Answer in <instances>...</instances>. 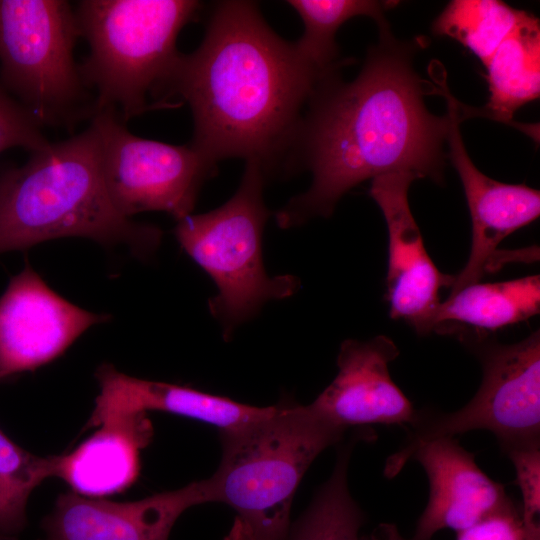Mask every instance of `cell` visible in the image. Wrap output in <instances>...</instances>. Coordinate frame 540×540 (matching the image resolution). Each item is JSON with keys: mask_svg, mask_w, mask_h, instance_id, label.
Segmentation results:
<instances>
[{"mask_svg": "<svg viewBox=\"0 0 540 540\" xmlns=\"http://www.w3.org/2000/svg\"><path fill=\"white\" fill-rule=\"evenodd\" d=\"M378 27L359 74L350 82L338 73L326 78L308 104L292 169L303 166L312 182L275 213L280 228L329 217L350 189L383 174L443 180L449 117L425 105L437 87L414 67L418 43L397 40L388 23Z\"/></svg>", "mask_w": 540, "mask_h": 540, "instance_id": "obj_1", "label": "cell"}, {"mask_svg": "<svg viewBox=\"0 0 540 540\" xmlns=\"http://www.w3.org/2000/svg\"><path fill=\"white\" fill-rule=\"evenodd\" d=\"M325 73L279 37L251 1L214 5L201 44L182 54L163 104L180 97L192 112L190 144L211 162L243 158L266 177L292 169L304 115Z\"/></svg>", "mask_w": 540, "mask_h": 540, "instance_id": "obj_2", "label": "cell"}, {"mask_svg": "<svg viewBox=\"0 0 540 540\" xmlns=\"http://www.w3.org/2000/svg\"><path fill=\"white\" fill-rule=\"evenodd\" d=\"M162 236L160 228L134 222L111 203L92 124L0 174V254L51 239L83 237L106 246L126 245L133 255L147 259Z\"/></svg>", "mask_w": 540, "mask_h": 540, "instance_id": "obj_3", "label": "cell"}, {"mask_svg": "<svg viewBox=\"0 0 540 540\" xmlns=\"http://www.w3.org/2000/svg\"><path fill=\"white\" fill-rule=\"evenodd\" d=\"M344 433L309 405L289 400L244 426L220 431L219 466L203 479L207 503L232 508V527L246 540H286L291 505L304 474Z\"/></svg>", "mask_w": 540, "mask_h": 540, "instance_id": "obj_4", "label": "cell"}, {"mask_svg": "<svg viewBox=\"0 0 540 540\" xmlns=\"http://www.w3.org/2000/svg\"><path fill=\"white\" fill-rule=\"evenodd\" d=\"M202 7L195 0H84L75 10L89 55L79 65L85 85L96 92L94 114L113 110L127 121L153 107L177 65L176 40Z\"/></svg>", "mask_w": 540, "mask_h": 540, "instance_id": "obj_5", "label": "cell"}, {"mask_svg": "<svg viewBox=\"0 0 540 540\" xmlns=\"http://www.w3.org/2000/svg\"><path fill=\"white\" fill-rule=\"evenodd\" d=\"M266 180L259 163L246 161L240 185L227 202L190 214L174 228L182 249L217 287L208 307L226 340L267 302L291 297L300 287L295 276L271 277L263 265L262 235L271 215L263 199Z\"/></svg>", "mask_w": 540, "mask_h": 540, "instance_id": "obj_6", "label": "cell"}, {"mask_svg": "<svg viewBox=\"0 0 540 540\" xmlns=\"http://www.w3.org/2000/svg\"><path fill=\"white\" fill-rule=\"evenodd\" d=\"M79 37L67 1L0 0V81L41 126L94 115L73 56Z\"/></svg>", "mask_w": 540, "mask_h": 540, "instance_id": "obj_7", "label": "cell"}, {"mask_svg": "<svg viewBox=\"0 0 540 540\" xmlns=\"http://www.w3.org/2000/svg\"><path fill=\"white\" fill-rule=\"evenodd\" d=\"M458 338L481 363L479 389L454 412L417 410L399 450L475 430L491 432L503 454L540 446L539 330L512 344L495 342L489 336L462 334Z\"/></svg>", "mask_w": 540, "mask_h": 540, "instance_id": "obj_8", "label": "cell"}, {"mask_svg": "<svg viewBox=\"0 0 540 540\" xmlns=\"http://www.w3.org/2000/svg\"><path fill=\"white\" fill-rule=\"evenodd\" d=\"M91 119L104 186L121 215L160 211L179 221L192 214L217 164L190 143L172 145L132 134L113 110L96 112Z\"/></svg>", "mask_w": 540, "mask_h": 540, "instance_id": "obj_9", "label": "cell"}, {"mask_svg": "<svg viewBox=\"0 0 540 540\" xmlns=\"http://www.w3.org/2000/svg\"><path fill=\"white\" fill-rule=\"evenodd\" d=\"M108 319L60 296L26 262L0 297V381L54 361Z\"/></svg>", "mask_w": 540, "mask_h": 540, "instance_id": "obj_10", "label": "cell"}, {"mask_svg": "<svg viewBox=\"0 0 540 540\" xmlns=\"http://www.w3.org/2000/svg\"><path fill=\"white\" fill-rule=\"evenodd\" d=\"M412 459L427 475L429 498L408 540H431L443 529L458 533L512 502L505 487L486 475L475 455L455 437L435 438L398 450L387 460L385 474L395 476Z\"/></svg>", "mask_w": 540, "mask_h": 540, "instance_id": "obj_11", "label": "cell"}, {"mask_svg": "<svg viewBox=\"0 0 540 540\" xmlns=\"http://www.w3.org/2000/svg\"><path fill=\"white\" fill-rule=\"evenodd\" d=\"M416 179L409 172L383 174L372 179L369 193L381 209L388 230L389 315L408 323L417 334L427 335L441 303L440 290L451 286L453 276L436 267L412 215L408 192Z\"/></svg>", "mask_w": 540, "mask_h": 540, "instance_id": "obj_12", "label": "cell"}, {"mask_svg": "<svg viewBox=\"0 0 540 540\" xmlns=\"http://www.w3.org/2000/svg\"><path fill=\"white\" fill-rule=\"evenodd\" d=\"M439 95L447 102L449 159L461 180L472 224L469 258L453 276L449 295L480 282L488 272L498 245L511 233L533 222L540 214V192L523 184H507L481 172L469 157L459 130L465 120L461 103L446 84Z\"/></svg>", "mask_w": 540, "mask_h": 540, "instance_id": "obj_13", "label": "cell"}, {"mask_svg": "<svg viewBox=\"0 0 540 540\" xmlns=\"http://www.w3.org/2000/svg\"><path fill=\"white\" fill-rule=\"evenodd\" d=\"M399 356L392 339L378 335L366 341L342 342L334 380L309 404L335 426H410L417 409L393 381L389 364Z\"/></svg>", "mask_w": 540, "mask_h": 540, "instance_id": "obj_14", "label": "cell"}, {"mask_svg": "<svg viewBox=\"0 0 540 540\" xmlns=\"http://www.w3.org/2000/svg\"><path fill=\"white\" fill-rule=\"evenodd\" d=\"M207 503L203 480L129 502L60 494L42 520L41 540H168L178 518Z\"/></svg>", "mask_w": 540, "mask_h": 540, "instance_id": "obj_15", "label": "cell"}, {"mask_svg": "<svg viewBox=\"0 0 540 540\" xmlns=\"http://www.w3.org/2000/svg\"><path fill=\"white\" fill-rule=\"evenodd\" d=\"M95 377L100 393L87 427H96L107 419L126 414L161 411L227 431L255 421L272 409V406L243 404L191 387L132 377L108 363L98 367Z\"/></svg>", "mask_w": 540, "mask_h": 540, "instance_id": "obj_16", "label": "cell"}, {"mask_svg": "<svg viewBox=\"0 0 540 540\" xmlns=\"http://www.w3.org/2000/svg\"><path fill=\"white\" fill-rule=\"evenodd\" d=\"M99 429L64 455H55L54 477L72 492L99 499L123 492L138 479L140 452L153 438L147 413L126 414L103 421Z\"/></svg>", "mask_w": 540, "mask_h": 540, "instance_id": "obj_17", "label": "cell"}, {"mask_svg": "<svg viewBox=\"0 0 540 540\" xmlns=\"http://www.w3.org/2000/svg\"><path fill=\"white\" fill-rule=\"evenodd\" d=\"M540 312V276L475 283L441 302L431 320L430 333L489 336L526 321Z\"/></svg>", "mask_w": 540, "mask_h": 540, "instance_id": "obj_18", "label": "cell"}, {"mask_svg": "<svg viewBox=\"0 0 540 540\" xmlns=\"http://www.w3.org/2000/svg\"><path fill=\"white\" fill-rule=\"evenodd\" d=\"M484 66L487 70L488 101L481 108L462 104L464 117H487L510 124L516 110L539 98V19L521 10L515 26Z\"/></svg>", "mask_w": 540, "mask_h": 540, "instance_id": "obj_19", "label": "cell"}, {"mask_svg": "<svg viewBox=\"0 0 540 540\" xmlns=\"http://www.w3.org/2000/svg\"><path fill=\"white\" fill-rule=\"evenodd\" d=\"M366 431V430H365ZM359 432L339 447L334 469L306 510L291 522L286 540H362L365 514L348 487V467L355 444L371 439Z\"/></svg>", "mask_w": 540, "mask_h": 540, "instance_id": "obj_20", "label": "cell"}, {"mask_svg": "<svg viewBox=\"0 0 540 540\" xmlns=\"http://www.w3.org/2000/svg\"><path fill=\"white\" fill-rule=\"evenodd\" d=\"M304 24L301 38L294 42L301 55L325 73L338 72L343 61L335 41L338 29L356 16H369L378 26L387 23L386 10L393 1L372 0H288Z\"/></svg>", "mask_w": 540, "mask_h": 540, "instance_id": "obj_21", "label": "cell"}, {"mask_svg": "<svg viewBox=\"0 0 540 540\" xmlns=\"http://www.w3.org/2000/svg\"><path fill=\"white\" fill-rule=\"evenodd\" d=\"M521 10L498 0H453L432 24V31L450 37L485 65L515 26Z\"/></svg>", "mask_w": 540, "mask_h": 540, "instance_id": "obj_22", "label": "cell"}, {"mask_svg": "<svg viewBox=\"0 0 540 540\" xmlns=\"http://www.w3.org/2000/svg\"><path fill=\"white\" fill-rule=\"evenodd\" d=\"M54 472L55 455L32 454L0 429V540H17L27 525L30 494Z\"/></svg>", "mask_w": 540, "mask_h": 540, "instance_id": "obj_23", "label": "cell"}, {"mask_svg": "<svg viewBox=\"0 0 540 540\" xmlns=\"http://www.w3.org/2000/svg\"><path fill=\"white\" fill-rule=\"evenodd\" d=\"M40 123L17 99L13 98L0 81V152L23 147L32 152L50 142L43 135Z\"/></svg>", "mask_w": 540, "mask_h": 540, "instance_id": "obj_24", "label": "cell"}, {"mask_svg": "<svg viewBox=\"0 0 540 540\" xmlns=\"http://www.w3.org/2000/svg\"><path fill=\"white\" fill-rule=\"evenodd\" d=\"M512 462L515 483L521 493V515L526 529L540 528V446L510 450L505 454Z\"/></svg>", "mask_w": 540, "mask_h": 540, "instance_id": "obj_25", "label": "cell"}, {"mask_svg": "<svg viewBox=\"0 0 540 540\" xmlns=\"http://www.w3.org/2000/svg\"><path fill=\"white\" fill-rule=\"evenodd\" d=\"M456 540H540V531L528 532L520 506L513 501L457 533Z\"/></svg>", "mask_w": 540, "mask_h": 540, "instance_id": "obj_26", "label": "cell"}, {"mask_svg": "<svg viewBox=\"0 0 540 540\" xmlns=\"http://www.w3.org/2000/svg\"><path fill=\"white\" fill-rule=\"evenodd\" d=\"M362 540H406L395 525L381 524L369 535L362 536Z\"/></svg>", "mask_w": 540, "mask_h": 540, "instance_id": "obj_27", "label": "cell"}]
</instances>
